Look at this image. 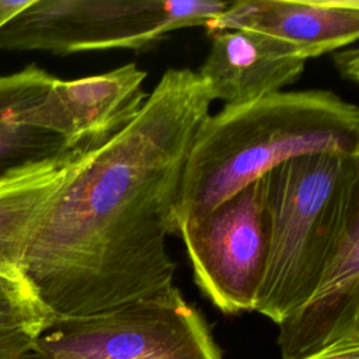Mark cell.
Wrapping results in <instances>:
<instances>
[{"label": "cell", "mask_w": 359, "mask_h": 359, "mask_svg": "<svg viewBox=\"0 0 359 359\" xmlns=\"http://www.w3.org/2000/svg\"><path fill=\"white\" fill-rule=\"evenodd\" d=\"M212 101L196 72L167 70L136 118L62 189L21 264L53 318L90 317L172 286L165 238Z\"/></svg>", "instance_id": "1"}, {"label": "cell", "mask_w": 359, "mask_h": 359, "mask_svg": "<svg viewBox=\"0 0 359 359\" xmlns=\"http://www.w3.org/2000/svg\"><path fill=\"white\" fill-rule=\"evenodd\" d=\"M359 156V109L328 90L278 91L208 115L192 140L172 233L290 158Z\"/></svg>", "instance_id": "2"}, {"label": "cell", "mask_w": 359, "mask_h": 359, "mask_svg": "<svg viewBox=\"0 0 359 359\" xmlns=\"http://www.w3.org/2000/svg\"><path fill=\"white\" fill-rule=\"evenodd\" d=\"M269 248L254 310L279 324L316 290L359 213V156L304 154L264 175Z\"/></svg>", "instance_id": "3"}, {"label": "cell", "mask_w": 359, "mask_h": 359, "mask_svg": "<svg viewBox=\"0 0 359 359\" xmlns=\"http://www.w3.org/2000/svg\"><path fill=\"white\" fill-rule=\"evenodd\" d=\"M217 0H31L0 28V49L65 56L139 49L171 31L205 25L226 10Z\"/></svg>", "instance_id": "4"}, {"label": "cell", "mask_w": 359, "mask_h": 359, "mask_svg": "<svg viewBox=\"0 0 359 359\" xmlns=\"http://www.w3.org/2000/svg\"><path fill=\"white\" fill-rule=\"evenodd\" d=\"M42 359H222L201 313L174 285L81 318H53L35 341Z\"/></svg>", "instance_id": "5"}, {"label": "cell", "mask_w": 359, "mask_h": 359, "mask_svg": "<svg viewBox=\"0 0 359 359\" xmlns=\"http://www.w3.org/2000/svg\"><path fill=\"white\" fill-rule=\"evenodd\" d=\"M178 233L202 293L227 314L254 310L269 248L264 177Z\"/></svg>", "instance_id": "6"}, {"label": "cell", "mask_w": 359, "mask_h": 359, "mask_svg": "<svg viewBox=\"0 0 359 359\" xmlns=\"http://www.w3.org/2000/svg\"><path fill=\"white\" fill-rule=\"evenodd\" d=\"M146 77L136 63L74 80L56 77L38 104L34 122L69 147L101 144L136 118L149 95L143 90Z\"/></svg>", "instance_id": "7"}, {"label": "cell", "mask_w": 359, "mask_h": 359, "mask_svg": "<svg viewBox=\"0 0 359 359\" xmlns=\"http://www.w3.org/2000/svg\"><path fill=\"white\" fill-rule=\"evenodd\" d=\"M278 325L282 359H307L359 339V213L348 222L316 290Z\"/></svg>", "instance_id": "8"}, {"label": "cell", "mask_w": 359, "mask_h": 359, "mask_svg": "<svg viewBox=\"0 0 359 359\" xmlns=\"http://www.w3.org/2000/svg\"><path fill=\"white\" fill-rule=\"evenodd\" d=\"M209 34L241 29L269 36L304 60L353 43L358 0H236L205 25Z\"/></svg>", "instance_id": "9"}, {"label": "cell", "mask_w": 359, "mask_h": 359, "mask_svg": "<svg viewBox=\"0 0 359 359\" xmlns=\"http://www.w3.org/2000/svg\"><path fill=\"white\" fill-rule=\"evenodd\" d=\"M102 144V143H101ZM100 144L81 143L0 175V272L21 273L25 252L66 184Z\"/></svg>", "instance_id": "10"}, {"label": "cell", "mask_w": 359, "mask_h": 359, "mask_svg": "<svg viewBox=\"0 0 359 359\" xmlns=\"http://www.w3.org/2000/svg\"><path fill=\"white\" fill-rule=\"evenodd\" d=\"M306 62L292 48L269 36L241 31L213 34L199 72L212 100L226 105L254 101L294 83Z\"/></svg>", "instance_id": "11"}, {"label": "cell", "mask_w": 359, "mask_h": 359, "mask_svg": "<svg viewBox=\"0 0 359 359\" xmlns=\"http://www.w3.org/2000/svg\"><path fill=\"white\" fill-rule=\"evenodd\" d=\"M55 79L35 65L0 74V175L69 147L34 123V112Z\"/></svg>", "instance_id": "12"}, {"label": "cell", "mask_w": 359, "mask_h": 359, "mask_svg": "<svg viewBox=\"0 0 359 359\" xmlns=\"http://www.w3.org/2000/svg\"><path fill=\"white\" fill-rule=\"evenodd\" d=\"M52 320L22 273L0 272V346L35 342Z\"/></svg>", "instance_id": "13"}, {"label": "cell", "mask_w": 359, "mask_h": 359, "mask_svg": "<svg viewBox=\"0 0 359 359\" xmlns=\"http://www.w3.org/2000/svg\"><path fill=\"white\" fill-rule=\"evenodd\" d=\"M358 59H359V53L355 46L341 48L337 52H334V56H332V60L339 74L344 79L351 80L353 83H358V77H359Z\"/></svg>", "instance_id": "14"}, {"label": "cell", "mask_w": 359, "mask_h": 359, "mask_svg": "<svg viewBox=\"0 0 359 359\" xmlns=\"http://www.w3.org/2000/svg\"><path fill=\"white\" fill-rule=\"evenodd\" d=\"M307 359H359V339L344 341Z\"/></svg>", "instance_id": "15"}, {"label": "cell", "mask_w": 359, "mask_h": 359, "mask_svg": "<svg viewBox=\"0 0 359 359\" xmlns=\"http://www.w3.org/2000/svg\"><path fill=\"white\" fill-rule=\"evenodd\" d=\"M0 359H42L41 353L32 344L0 346Z\"/></svg>", "instance_id": "16"}, {"label": "cell", "mask_w": 359, "mask_h": 359, "mask_svg": "<svg viewBox=\"0 0 359 359\" xmlns=\"http://www.w3.org/2000/svg\"><path fill=\"white\" fill-rule=\"evenodd\" d=\"M31 0H0V28L20 13Z\"/></svg>", "instance_id": "17"}]
</instances>
